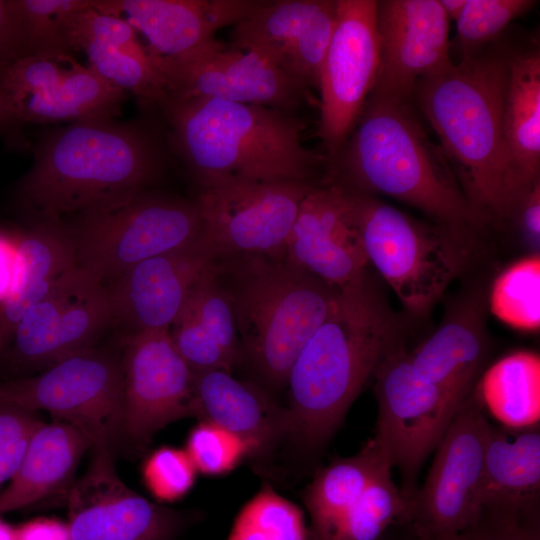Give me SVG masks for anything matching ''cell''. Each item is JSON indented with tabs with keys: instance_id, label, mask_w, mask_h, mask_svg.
Returning <instances> with one entry per match:
<instances>
[{
	"instance_id": "7",
	"label": "cell",
	"mask_w": 540,
	"mask_h": 540,
	"mask_svg": "<svg viewBox=\"0 0 540 540\" xmlns=\"http://www.w3.org/2000/svg\"><path fill=\"white\" fill-rule=\"evenodd\" d=\"M350 193L368 263L408 312L427 314L467 268L473 232L423 222L374 195Z\"/></svg>"
},
{
	"instance_id": "32",
	"label": "cell",
	"mask_w": 540,
	"mask_h": 540,
	"mask_svg": "<svg viewBox=\"0 0 540 540\" xmlns=\"http://www.w3.org/2000/svg\"><path fill=\"white\" fill-rule=\"evenodd\" d=\"M475 393L484 411L504 428L522 430L539 425V354L521 350L502 357L481 374Z\"/></svg>"
},
{
	"instance_id": "43",
	"label": "cell",
	"mask_w": 540,
	"mask_h": 540,
	"mask_svg": "<svg viewBox=\"0 0 540 540\" xmlns=\"http://www.w3.org/2000/svg\"><path fill=\"white\" fill-rule=\"evenodd\" d=\"M518 226L527 243L539 253L540 242V180L536 181L518 201L509 223Z\"/></svg>"
},
{
	"instance_id": "24",
	"label": "cell",
	"mask_w": 540,
	"mask_h": 540,
	"mask_svg": "<svg viewBox=\"0 0 540 540\" xmlns=\"http://www.w3.org/2000/svg\"><path fill=\"white\" fill-rule=\"evenodd\" d=\"M193 396L195 417L242 439L254 469L270 475L278 453L286 449L285 406L256 383L224 370L194 372Z\"/></svg>"
},
{
	"instance_id": "50",
	"label": "cell",
	"mask_w": 540,
	"mask_h": 540,
	"mask_svg": "<svg viewBox=\"0 0 540 540\" xmlns=\"http://www.w3.org/2000/svg\"><path fill=\"white\" fill-rule=\"evenodd\" d=\"M14 124L15 123L11 114L9 113L3 102L0 100V132H3L6 128Z\"/></svg>"
},
{
	"instance_id": "4",
	"label": "cell",
	"mask_w": 540,
	"mask_h": 540,
	"mask_svg": "<svg viewBox=\"0 0 540 540\" xmlns=\"http://www.w3.org/2000/svg\"><path fill=\"white\" fill-rule=\"evenodd\" d=\"M413 101L370 93L326 181L404 202L435 223L481 228L438 143L429 137Z\"/></svg>"
},
{
	"instance_id": "20",
	"label": "cell",
	"mask_w": 540,
	"mask_h": 540,
	"mask_svg": "<svg viewBox=\"0 0 540 540\" xmlns=\"http://www.w3.org/2000/svg\"><path fill=\"white\" fill-rule=\"evenodd\" d=\"M203 237L143 260L107 286L113 323L129 334L169 330L195 286L219 265Z\"/></svg>"
},
{
	"instance_id": "49",
	"label": "cell",
	"mask_w": 540,
	"mask_h": 540,
	"mask_svg": "<svg viewBox=\"0 0 540 540\" xmlns=\"http://www.w3.org/2000/svg\"><path fill=\"white\" fill-rule=\"evenodd\" d=\"M466 1L467 0H439V3L449 22H457L465 8Z\"/></svg>"
},
{
	"instance_id": "17",
	"label": "cell",
	"mask_w": 540,
	"mask_h": 540,
	"mask_svg": "<svg viewBox=\"0 0 540 540\" xmlns=\"http://www.w3.org/2000/svg\"><path fill=\"white\" fill-rule=\"evenodd\" d=\"M121 367L124 433L133 441L148 443L167 424L195 416L194 372L168 330L128 334Z\"/></svg>"
},
{
	"instance_id": "38",
	"label": "cell",
	"mask_w": 540,
	"mask_h": 540,
	"mask_svg": "<svg viewBox=\"0 0 540 540\" xmlns=\"http://www.w3.org/2000/svg\"><path fill=\"white\" fill-rule=\"evenodd\" d=\"M95 0H17L26 45V56L73 57L59 17L63 13L93 8Z\"/></svg>"
},
{
	"instance_id": "39",
	"label": "cell",
	"mask_w": 540,
	"mask_h": 540,
	"mask_svg": "<svg viewBox=\"0 0 540 540\" xmlns=\"http://www.w3.org/2000/svg\"><path fill=\"white\" fill-rule=\"evenodd\" d=\"M185 451L197 472L211 476L233 470L250 455L242 439L207 421H200L191 429Z\"/></svg>"
},
{
	"instance_id": "9",
	"label": "cell",
	"mask_w": 540,
	"mask_h": 540,
	"mask_svg": "<svg viewBox=\"0 0 540 540\" xmlns=\"http://www.w3.org/2000/svg\"><path fill=\"white\" fill-rule=\"evenodd\" d=\"M194 201L203 237L221 256L285 258L288 236L301 201L315 186L292 180L238 176L200 183Z\"/></svg>"
},
{
	"instance_id": "23",
	"label": "cell",
	"mask_w": 540,
	"mask_h": 540,
	"mask_svg": "<svg viewBox=\"0 0 540 540\" xmlns=\"http://www.w3.org/2000/svg\"><path fill=\"white\" fill-rule=\"evenodd\" d=\"M489 514L540 540V427L509 430L488 422L478 496Z\"/></svg>"
},
{
	"instance_id": "21",
	"label": "cell",
	"mask_w": 540,
	"mask_h": 540,
	"mask_svg": "<svg viewBox=\"0 0 540 540\" xmlns=\"http://www.w3.org/2000/svg\"><path fill=\"white\" fill-rule=\"evenodd\" d=\"M284 259L338 289L367 274L369 263L348 189L325 181L306 194L288 236Z\"/></svg>"
},
{
	"instance_id": "15",
	"label": "cell",
	"mask_w": 540,
	"mask_h": 540,
	"mask_svg": "<svg viewBox=\"0 0 540 540\" xmlns=\"http://www.w3.org/2000/svg\"><path fill=\"white\" fill-rule=\"evenodd\" d=\"M0 100L15 124L113 118L125 91L74 57L24 56L0 68Z\"/></svg>"
},
{
	"instance_id": "18",
	"label": "cell",
	"mask_w": 540,
	"mask_h": 540,
	"mask_svg": "<svg viewBox=\"0 0 540 540\" xmlns=\"http://www.w3.org/2000/svg\"><path fill=\"white\" fill-rule=\"evenodd\" d=\"M336 11V0L265 1L233 26L228 45L260 55L307 91L318 88Z\"/></svg>"
},
{
	"instance_id": "1",
	"label": "cell",
	"mask_w": 540,
	"mask_h": 540,
	"mask_svg": "<svg viewBox=\"0 0 540 540\" xmlns=\"http://www.w3.org/2000/svg\"><path fill=\"white\" fill-rule=\"evenodd\" d=\"M398 318L368 274L340 290L287 380L286 449L312 466L382 357L402 341Z\"/></svg>"
},
{
	"instance_id": "10",
	"label": "cell",
	"mask_w": 540,
	"mask_h": 540,
	"mask_svg": "<svg viewBox=\"0 0 540 540\" xmlns=\"http://www.w3.org/2000/svg\"><path fill=\"white\" fill-rule=\"evenodd\" d=\"M0 403L47 411L80 431L93 447H109L124 432L121 363L91 348L37 376L1 383Z\"/></svg>"
},
{
	"instance_id": "8",
	"label": "cell",
	"mask_w": 540,
	"mask_h": 540,
	"mask_svg": "<svg viewBox=\"0 0 540 540\" xmlns=\"http://www.w3.org/2000/svg\"><path fill=\"white\" fill-rule=\"evenodd\" d=\"M62 224L77 265L108 285L137 263L203 234L194 200L142 190L98 205Z\"/></svg>"
},
{
	"instance_id": "28",
	"label": "cell",
	"mask_w": 540,
	"mask_h": 540,
	"mask_svg": "<svg viewBox=\"0 0 540 540\" xmlns=\"http://www.w3.org/2000/svg\"><path fill=\"white\" fill-rule=\"evenodd\" d=\"M13 281L0 301V353L25 314L77 265L72 243L62 224L36 223L15 239Z\"/></svg>"
},
{
	"instance_id": "12",
	"label": "cell",
	"mask_w": 540,
	"mask_h": 540,
	"mask_svg": "<svg viewBox=\"0 0 540 540\" xmlns=\"http://www.w3.org/2000/svg\"><path fill=\"white\" fill-rule=\"evenodd\" d=\"M488 422L474 389L435 449L425 482L409 499L408 524L422 540H454L479 517Z\"/></svg>"
},
{
	"instance_id": "48",
	"label": "cell",
	"mask_w": 540,
	"mask_h": 540,
	"mask_svg": "<svg viewBox=\"0 0 540 540\" xmlns=\"http://www.w3.org/2000/svg\"><path fill=\"white\" fill-rule=\"evenodd\" d=\"M383 540H422L409 524H397L384 536Z\"/></svg>"
},
{
	"instance_id": "29",
	"label": "cell",
	"mask_w": 540,
	"mask_h": 540,
	"mask_svg": "<svg viewBox=\"0 0 540 540\" xmlns=\"http://www.w3.org/2000/svg\"><path fill=\"white\" fill-rule=\"evenodd\" d=\"M503 133L512 171L526 191L540 180V52L536 45L510 47Z\"/></svg>"
},
{
	"instance_id": "19",
	"label": "cell",
	"mask_w": 540,
	"mask_h": 540,
	"mask_svg": "<svg viewBox=\"0 0 540 540\" xmlns=\"http://www.w3.org/2000/svg\"><path fill=\"white\" fill-rule=\"evenodd\" d=\"M449 23L439 0L377 1L379 65L371 93L412 101L421 78L453 63Z\"/></svg>"
},
{
	"instance_id": "36",
	"label": "cell",
	"mask_w": 540,
	"mask_h": 540,
	"mask_svg": "<svg viewBox=\"0 0 540 540\" xmlns=\"http://www.w3.org/2000/svg\"><path fill=\"white\" fill-rule=\"evenodd\" d=\"M77 49L86 53L90 67L124 91L130 90L158 107L166 100L163 80L149 53L134 54L94 40L80 42Z\"/></svg>"
},
{
	"instance_id": "31",
	"label": "cell",
	"mask_w": 540,
	"mask_h": 540,
	"mask_svg": "<svg viewBox=\"0 0 540 540\" xmlns=\"http://www.w3.org/2000/svg\"><path fill=\"white\" fill-rule=\"evenodd\" d=\"M91 442L64 422L41 423L31 434L24 457L0 494V514L27 507L62 487Z\"/></svg>"
},
{
	"instance_id": "5",
	"label": "cell",
	"mask_w": 540,
	"mask_h": 540,
	"mask_svg": "<svg viewBox=\"0 0 540 540\" xmlns=\"http://www.w3.org/2000/svg\"><path fill=\"white\" fill-rule=\"evenodd\" d=\"M170 142L196 183L223 176L310 182L327 157L304 147L294 113L211 98L166 100Z\"/></svg>"
},
{
	"instance_id": "40",
	"label": "cell",
	"mask_w": 540,
	"mask_h": 540,
	"mask_svg": "<svg viewBox=\"0 0 540 540\" xmlns=\"http://www.w3.org/2000/svg\"><path fill=\"white\" fill-rule=\"evenodd\" d=\"M59 22L62 34L73 51L80 42L94 40L134 54L148 53L137 40L135 29L122 18L88 8L63 13Z\"/></svg>"
},
{
	"instance_id": "11",
	"label": "cell",
	"mask_w": 540,
	"mask_h": 540,
	"mask_svg": "<svg viewBox=\"0 0 540 540\" xmlns=\"http://www.w3.org/2000/svg\"><path fill=\"white\" fill-rule=\"evenodd\" d=\"M373 379L378 403L374 437L399 471L402 495L410 499L419 488L424 463L462 403L416 372L402 341L382 357Z\"/></svg>"
},
{
	"instance_id": "47",
	"label": "cell",
	"mask_w": 540,
	"mask_h": 540,
	"mask_svg": "<svg viewBox=\"0 0 540 540\" xmlns=\"http://www.w3.org/2000/svg\"><path fill=\"white\" fill-rule=\"evenodd\" d=\"M30 437L0 451V486L13 478L24 457Z\"/></svg>"
},
{
	"instance_id": "6",
	"label": "cell",
	"mask_w": 540,
	"mask_h": 540,
	"mask_svg": "<svg viewBox=\"0 0 540 540\" xmlns=\"http://www.w3.org/2000/svg\"><path fill=\"white\" fill-rule=\"evenodd\" d=\"M221 273L227 277L228 285L222 282L232 302L241 363L255 375L254 383L276 398L341 289L286 259L238 256L221 263Z\"/></svg>"
},
{
	"instance_id": "37",
	"label": "cell",
	"mask_w": 540,
	"mask_h": 540,
	"mask_svg": "<svg viewBox=\"0 0 540 540\" xmlns=\"http://www.w3.org/2000/svg\"><path fill=\"white\" fill-rule=\"evenodd\" d=\"M537 3L535 0H467L456 22L460 59L478 55L498 40L513 20Z\"/></svg>"
},
{
	"instance_id": "14",
	"label": "cell",
	"mask_w": 540,
	"mask_h": 540,
	"mask_svg": "<svg viewBox=\"0 0 540 540\" xmlns=\"http://www.w3.org/2000/svg\"><path fill=\"white\" fill-rule=\"evenodd\" d=\"M336 2V22L318 84L321 95L318 135L328 165L353 131L374 87L379 65L377 1Z\"/></svg>"
},
{
	"instance_id": "22",
	"label": "cell",
	"mask_w": 540,
	"mask_h": 540,
	"mask_svg": "<svg viewBox=\"0 0 540 540\" xmlns=\"http://www.w3.org/2000/svg\"><path fill=\"white\" fill-rule=\"evenodd\" d=\"M92 463L72 495L68 540H174L190 522L125 486L107 447Z\"/></svg>"
},
{
	"instance_id": "13",
	"label": "cell",
	"mask_w": 540,
	"mask_h": 540,
	"mask_svg": "<svg viewBox=\"0 0 540 540\" xmlns=\"http://www.w3.org/2000/svg\"><path fill=\"white\" fill-rule=\"evenodd\" d=\"M149 55L163 80L166 100L211 98L294 113L307 92L260 55L216 38L178 56Z\"/></svg>"
},
{
	"instance_id": "34",
	"label": "cell",
	"mask_w": 540,
	"mask_h": 540,
	"mask_svg": "<svg viewBox=\"0 0 540 540\" xmlns=\"http://www.w3.org/2000/svg\"><path fill=\"white\" fill-rule=\"evenodd\" d=\"M490 311L503 323L525 331L540 327V255L532 253L506 267L494 280Z\"/></svg>"
},
{
	"instance_id": "3",
	"label": "cell",
	"mask_w": 540,
	"mask_h": 540,
	"mask_svg": "<svg viewBox=\"0 0 540 540\" xmlns=\"http://www.w3.org/2000/svg\"><path fill=\"white\" fill-rule=\"evenodd\" d=\"M155 135L138 123L97 118L46 133L15 197L36 223L63 218L149 189L162 173Z\"/></svg>"
},
{
	"instance_id": "45",
	"label": "cell",
	"mask_w": 540,
	"mask_h": 540,
	"mask_svg": "<svg viewBox=\"0 0 540 540\" xmlns=\"http://www.w3.org/2000/svg\"><path fill=\"white\" fill-rule=\"evenodd\" d=\"M454 540H530L507 523L481 512L477 520Z\"/></svg>"
},
{
	"instance_id": "35",
	"label": "cell",
	"mask_w": 540,
	"mask_h": 540,
	"mask_svg": "<svg viewBox=\"0 0 540 540\" xmlns=\"http://www.w3.org/2000/svg\"><path fill=\"white\" fill-rule=\"evenodd\" d=\"M227 540H307L303 513L269 484L238 513Z\"/></svg>"
},
{
	"instance_id": "41",
	"label": "cell",
	"mask_w": 540,
	"mask_h": 540,
	"mask_svg": "<svg viewBox=\"0 0 540 540\" xmlns=\"http://www.w3.org/2000/svg\"><path fill=\"white\" fill-rule=\"evenodd\" d=\"M196 472L185 450L169 446L154 451L143 468L148 489L163 501H173L185 495L195 482Z\"/></svg>"
},
{
	"instance_id": "27",
	"label": "cell",
	"mask_w": 540,
	"mask_h": 540,
	"mask_svg": "<svg viewBox=\"0 0 540 540\" xmlns=\"http://www.w3.org/2000/svg\"><path fill=\"white\" fill-rule=\"evenodd\" d=\"M218 267L192 290L170 326V338L193 372L232 370L241 348L230 295Z\"/></svg>"
},
{
	"instance_id": "46",
	"label": "cell",
	"mask_w": 540,
	"mask_h": 540,
	"mask_svg": "<svg viewBox=\"0 0 540 540\" xmlns=\"http://www.w3.org/2000/svg\"><path fill=\"white\" fill-rule=\"evenodd\" d=\"M16 244L0 233V301L8 294L15 272Z\"/></svg>"
},
{
	"instance_id": "42",
	"label": "cell",
	"mask_w": 540,
	"mask_h": 540,
	"mask_svg": "<svg viewBox=\"0 0 540 540\" xmlns=\"http://www.w3.org/2000/svg\"><path fill=\"white\" fill-rule=\"evenodd\" d=\"M24 56L25 36L17 0H0V68Z\"/></svg>"
},
{
	"instance_id": "2",
	"label": "cell",
	"mask_w": 540,
	"mask_h": 540,
	"mask_svg": "<svg viewBox=\"0 0 540 540\" xmlns=\"http://www.w3.org/2000/svg\"><path fill=\"white\" fill-rule=\"evenodd\" d=\"M510 47L498 39L421 78L412 95L481 227L509 223L527 191L516 181L503 133Z\"/></svg>"
},
{
	"instance_id": "25",
	"label": "cell",
	"mask_w": 540,
	"mask_h": 540,
	"mask_svg": "<svg viewBox=\"0 0 540 540\" xmlns=\"http://www.w3.org/2000/svg\"><path fill=\"white\" fill-rule=\"evenodd\" d=\"M263 0H95L93 9L116 17L124 14L148 40L147 51L174 57L214 39L259 9Z\"/></svg>"
},
{
	"instance_id": "44",
	"label": "cell",
	"mask_w": 540,
	"mask_h": 540,
	"mask_svg": "<svg viewBox=\"0 0 540 540\" xmlns=\"http://www.w3.org/2000/svg\"><path fill=\"white\" fill-rule=\"evenodd\" d=\"M34 411L0 403V451L31 436L41 424Z\"/></svg>"
},
{
	"instance_id": "30",
	"label": "cell",
	"mask_w": 540,
	"mask_h": 540,
	"mask_svg": "<svg viewBox=\"0 0 540 540\" xmlns=\"http://www.w3.org/2000/svg\"><path fill=\"white\" fill-rule=\"evenodd\" d=\"M392 468L386 448L375 437L357 454L334 458L318 468L302 492L310 516L307 540H327L368 486Z\"/></svg>"
},
{
	"instance_id": "33",
	"label": "cell",
	"mask_w": 540,
	"mask_h": 540,
	"mask_svg": "<svg viewBox=\"0 0 540 540\" xmlns=\"http://www.w3.org/2000/svg\"><path fill=\"white\" fill-rule=\"evenodd\" d=\"M389 471L375 480L335 526L327 540H383L397 524H408L410 501Z\"/></svg>"
},
{
	"instance_id": "16",
	"label": "cell",
	"mask_w": 540,
	"mask_h": 540,
	"mask_svg": "<svg viewBox=\"0 0 540 540\" xmlns=\"http://www.w3.org/2000/svg\"><path fill=\"white\" fill-rule=\"evenodd\" d=\"M112 323L107 286L76 265L25 314L9 344L20 362L52 365L91 349Z\"/></svg>"
},
{
	"instance_id": "26",
	"label": "cell",
	"mask_w": 540,
	"mask_h": 540,
	"mask_svg": "<svg viewBox=\"0 0 540 540\" xmlns=\"http://www.w3.org/2000/svg\"><path fill=\"white\" fill-rule=\"evenodd\" d=\"M488 352L485 303L477 293L449 310L429 337L407 350V357L423 379L463 403L483 373Z\"/></svg>"
}]
</instances>
